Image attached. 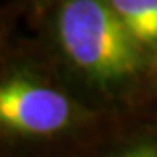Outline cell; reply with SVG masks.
<instances>
[{
	"label": "cell",
	"instance_id": "1",
	"mask_svg": "<svg viewBox=\"0 0 157 157\" xmlns=\"http://www.w3.org/2000/svg\"><path fill=\"white\" fill-rule=\"evenodd\" d=\"M54 39L68 67L105 94L128 91L148 68V54L108 0H61L54 16Z\"/></svg>",
	"mask_w": 157,
	"mask_h": 157
},
{
	"label": "cell",
	"instance_id": "2",
	"mask_svg": "<svg viewBox=\"0 0 157 157\" xmlns=\"http://www.w3.org/2000/svg\"><path fill=\"white\" fill-rule=\"evenodd\" d=\"M80 119L78 105L65 91L30 72H11L0 86V126L21 138H52Z\"/></svg>",
	"mask_w": 157,
	"mask_h": 157
},
{
	"label": "cell",
	"instance_id": "3",
	"mask_svg": "<svg viewBox=\"0 0 157 157\" xmlns=\"http://www.w3.org/2000/svg\"><path fill=\"white\" fill-rule=\"evenodd\" d=\"M147 54H157V0H108Z\"/></svg>",
	"mask_w": 157,
	"mask_h": 157
},
{
	"label": "cell",
	"instance_id": "4",
	"mask_svg": "<svg viewBox=\"0 0 157 157\" xmlns=\"http://www.w3.org/2000/svg\"><path fill=\"white\" fill-rule=\"evenodd\" d=\"M115 157H157V143L148 138H140L126 145Z\"/></svg>",
	"mask_w": 157,
	"mask_h": 157
},
{
	"label": "cell",
	"instance_id": "5",
	"mask_svg": "<svg viewBox=\"0 0 157 157\" xmlns=\"http://www.w3.org/2000/svg\"><path fill=\"white\" fill-rule=\"evenodd\" d=\"M148 68H150L152 72H154V77H155V82H157V54L154 56V61L148 65Z\"/></svg>",
	"mask_w": 157,
	"mask_h": 157
}]
</instances>
